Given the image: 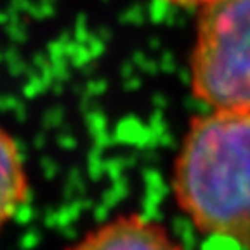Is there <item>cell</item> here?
Here are the masks:
<instances>
[{
  "label": "cell",
  "instance_id": "6da1fadb",
  "mask_svg": "<svg viewBox=\"0 0 250 250\" xmlns=\"http://www.w3.org/2000/svg\"><path fill=\"white\" fill-rule=\"evenodd\" d=\"M174 193L198 231L250 250V115L195 118L174 167Z\"/></svg>",
  "mask_w": 250,
  "mask_h": 250
},
{
  "label": "cell",
  "instance_id": "7a4b0ae2",
  "mask_svg": "<svg viewBox=\"0 0 250 250\" xmlns=\"http://www.w3.org/2000/svg\"><path fill=\"white\" fill-rule=\"evenodd\" d=\"M191 89L214 111L250 115V0H210L202 5Z\"/></svg>",
  "mask_w": 250,
  "mask_h": 250
},
{
  "label": "cell",
  "instance_id": "3957f363",
  "mask_svg": "<svg viewBox=\"0 0 250 250\" xmlns=\"http://www.w3.org/2000/svg\"><path fill=\"white\" fill-rule=\"evenodd\" d=\"M70 250H183L158 224L124 215L99 226Z\"/></svg>",
  "mask_w": 250,
  "mask_h": 250
},
{
  "label": "cell",
  "instance_id": "277c9868",
  "mask_svg": "<svg viewBox=\"0 0 250 250\" xmlns=\"http://www.w3.org/2000/svg\"><path fill=\"white\" fill-rule=\"evenodd\" d=\"M28 198V177L14 139L0 127V228Z\"/></svg>",
  "mask_w": 250,
  "mask_h": 250
},
{
  "label": "cell",
  "instance_id": "5b68a950",
  "mask_svg": "<svg viewBox=\"0 0 250 250\" xmlns=\"http://www.w3.org/2000/svg\"><path fill=\"white\" fill-rule=\"evenodd\" d=\"M165 2H170V4H177V5H205L208 4L210 0H165Z\"/></svg>",
  "mask_w": 250,
  "mask_h": 250
}]
</instances>
